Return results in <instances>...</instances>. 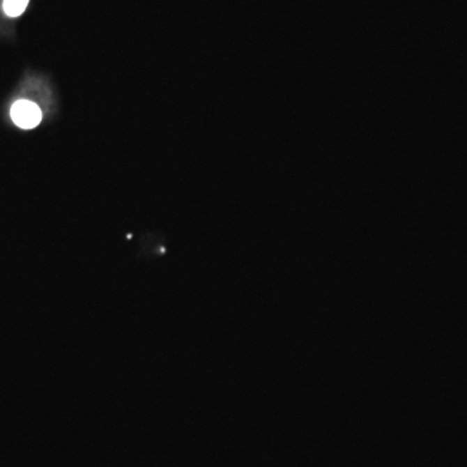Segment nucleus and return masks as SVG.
I'll return each mask as SVG.
<instances>
[{"mask_svg": "<svg viewBox=\"0 0 467 467\" xmlns=\"http://www.w3.org/2000/svg\"><path fill=\"white\" fill-rule=\"evenodd\" d=\"M10 117L21 129H34L42 121V112L37 104L29 100H19L10 108Z\"/></svg>", "mask_w": 467, "mask_h": 467, "instance_id": "f257e3e1", "label": "nucleus"}, {"mask_svg": "<svg viewBox=\"0 0 467 467\" xmlns=\"http://www.w3.org/2000/svg\"><path fill=\"white\" fill-rule=\"evenodd\" d=\"M29 0H4L3 10L10 17H19L28 7Z\"/></svg>", "mask_w": 467, "mask_h": 467, "instance_id": "f03ea898", "label": "nucleus"}]
</instances>
